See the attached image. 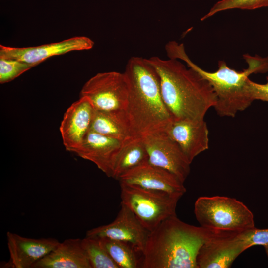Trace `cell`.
<instances>
[{
	"mask_svg": "<svg viewBox=\"0 0 268 268\" xmlns=\"http://www.w3.org/2000/svg\"><path fill=\"white\" fill-rule=\"evenodd\" d=\"M124 73L129 85L125 111L132 137L165 132L173 118L163 99L158 74L148 59L131 57Z\"/></svg>",
	"mask_w": 268,
	"mask_h": 268,
	"instance_id": "6da1fadb",
	"label": "cell"
},
{
	"mask_svg": "<svg viewBox=\"0 0 268 268\" xmlns=\"http://www.w3.org/2000/svg\"><path fill=\"white\" fill-rule=\"evenodd\" d=\"M159 78L161 94L173 119H204L216 96L208 81L178 59H148Z\"/></svg>",
	"mask_w": 268,
	"mask_h": 268,
	"instance_id": "7a4b0ae2",
	"label": "cell"
},
{
	"mask_svg": "<svg viewBox=\"0 0 268 268\" xmlns=\"http://www.w3.org/2000/svg\"><path fill=\"white\" fill-rule=\"evenodd\" d=\"M221 233L195 226L176 215L162 221L150 232L142 252V268H198L201 247Z\"/></svg>",
	"mask_w": 268,
	"mask_h": 268,
	"instance_id": "3957f363",
	"label": "cell"
},
{
	"mask_svg": "<svg viewBox=\"0 0 268 268\" xmlns=\"http://www.w3.org/2000/svg\"><path fill=\"white\" fill-rule=\"evenodd\" d=\"M165 51L169 58L184 61L188 67L208 81L216 96V103L213 108L221 117H234L238 112L249 107L253 102L248 89L249 76L268 71V57L262 58L257 55L253 57L244 55L248 67L241 71L232 69L225 62L219 61L218 69L214 72H208L191 60L183 44L169 41L165 45Z\"/></svg>",
	"mask_w": 268,
	"mask_h": 268,
	"instance_id": "277c9868",
	"label": "cell"
},
{
	"mask_svg": "<svg viewBox=\"0 0 268 268\" xmlns=\"http://www.w3.org/2000/svg\"><path fill=\"white\" fill-rule=\"evenodd\" d=\"M194 213L201 226L217 232L239 233L255 227L253 213L235 198L200 197L195 202Z\"/></svg>",
	"mask_w": 268,
	"mask_h": 268,
	"instance_id": "5b68a950",
	"label": "cell"
},
{
	"mask_svg": "<svg viewBox=\"0 0 268 268\" xmlns=\"http://www.w3.org/2000/svg\"><path fill=\"white\" fill-rule=\"evenodd\" d=\"M121 203L129 207L150 232L176 215L180 198L167 193L120 184Z\"/></svg>",
	"mask_w": 268,
	"mask_h": 268,
	"instance_id": "8992f818",
	"label": "cell"
},
{
	"mask_svg": "<svg viewBox=\"0 0 268 268\" xmlns=\"http://www.w3.org/2000/svg\"><path fill=\"white\" fill-rule=\"evenodd\" d=\"M80 96L88 99L95 110L126 111L129 97L127 78L124 72L98 73L85 82Z\"/></svg>",
	"mask_w": 268,
	"mask_h": 268,
	"instance_id": "52a82bcc",
	"label": "cell"
},
{
	"mask_svg": "<svg viewBox=\"0 0 268 268\" xmlns=\"http://www.w3.org/2000/svg\"><path fill=\"white\" fill-rule=\"evenodd\" d=\"M141 138L148 162L173 173L184 183L190 173L191 163L176 142L166 132L147 134Z\"/></svg>",
	"mask_w": 268,
	"mask_h": 268,
	"instance_id": "ba28073f",
	"label": "cell"
},
{
	"mask_svg": "<svg viewBox=\"0 0 268 268\" xmlns=\"http://www.w3.org/2000/svg\"><path fill=\"white\" fill-rule=\"evenodd\" d=\"M121 205V208L113 221L88 230L86 236L108 238L127 242L142 254L150 231L129 207L122 203Z\"/></svg>",
	"mask_w": 268,
	"mask_h": 268,
	"instance_id": "9c48e42d",
	"label": "cell"
},
{
	"mask_svg": "<svg viewBox=\"0 0 268 268\" xmlns=\"http://www.w3.org/2000/svg\"><path fill=\"white\" fill-rule=\"evenodd\" d=\"M94 44L87 37L76 36L34 47H15L0 45V57L17 60L34 67L53 56L73 51L91 49Z\"/></svg>",
	"mask_w": 268,
	"mask_h": 268,
	"instance_id": "30bf717a",
	"label": "cell"
},
{
	"mask_svg": "<svg viewBox=\"0 0 268 268\" xmlns=\"http://www.w3.org/2000/svg\"><path fill=\"white\" fill-rule=\"evenodd\" d=\"M118 180L120 184L165 193L180 198L186 191L184 183L176 176L148 162L129 170Z\"/></svg>",
	"mask_w": 268,
	"mask_h": 268,
	"instance_id": "8fae6325",
	"label": "cell"
},
{
	"mask_svg": "<svg viewBox=\"0 0 268 268\" xmlns=\"http://www.w3.org/2000/svg\"><path fill=\"white\" fill-rule=\"evenodd\" d=\"M238 234L222 232L206 242L197 256L198 268L231 267L235 259L247 249Z\"/></svg>",
	"mask_w": 268,
	"mask_h": 268,
	"instance_id": "7c38bea8",
	"label": "cell"
},
{
	"mask_svg": "<svg viewBox=\"0 0 268 268\" xmlns=\"http://www.w3.org/2000/svg\"><path fill=\"white\" fill-rule=\"evenodd\" d=\"M94 109L90 101L80 97L65 112L59 130L66 150L74 153L90 131Z\"/></svg>",
	"mask_w": 268,
	"mask_h": 268,
	"instance_id": "4fadbf2b",
	"label": "cell"
},
{
	"mask_svg": "<svg viewBox=\"0 0 268 268\" xmlns=\"http://www.w3.org/2000/svg\"><path fill=\"white\" fill-rule=\"evenodd\" d=\"M166 133L179 145L191 163L209 147V132L204 119H173Z\"/></svg>",
	"mask_w": 268,
	"mask_h": 268,
	"instance_id": "5bb4252c",
	"label": "cell"
},
{
	"mask_svg": "<svg viewBox=\"0 0 268 268\" xmlns=\"http://www.w3.org/2000/svg\"><path fill=\"white\" fill-rule=\"evenodd\" d=\"M6 237L10 255L8 263L14 268H32L60 243L53 238H27L10 231Z\"/></svg>",
	"mask_w": 268,
	"mask_h": 268,
	"instance_id": "9a60e30c",
	"label": "cell"
},
{
	"mask_svg": "<svg viewBox=\"0 0 268 268\" xmlns=\"http://www.w3.org/2000/svg\"><path fill=\"white\" fill-rule=\"evenodd\" d=\"M123 142L90 130L81 146L74 153L93 162L108 177H111L114 164Z\"/></svg>",
	"mask_w": 268,
	"mask_h": 268,
	"instance_id": "2e32d148",
	"label": "cell"
},
{
	"mask_svg": "<svg viewBox=\"0 0 268 268\" xmlns=\"http://www.w3.org/2000/svg\"><path fill=\"white\" fill-rule=\"evenodd\" d=\"M32 268H92L81 239L69 238L35 263Z\"/></svg>",
	"mask_w": 268,
	"mask_h": 268,
	"instance_id": "e0dca14e",
	"label": "cell"
},
{
	"mask_svg": "<svg viewBox=\"0 0 268 268\" xmlns=\"http://www.w3.org/2000/svg\"><path fill=\"white\" fill-rule=\"evenodd\" d=\"M90 130L121 141L132 137L125 111L94 109Z\"/></svg>",
	"mask_w": 268,
	"mask_h": 268,
	"instance_id": "ac0fdd59",
	"label": "cell"
},
{
	"mask_svg": "<svg viewBox=\"0 0 268 268\" xmlns=\"http://www.w3.org/2000/svg\"><path fill=\"white\" fill-rule=\"evenodd\" d=\"M148 160V153L142 138H130L123 142L114 164L111 177L119 180L124 174Z\"/></svg>",
	"mask_w": 268,
	"mask_h": 268,
	"instance_id": "d6986e66",
	"label": "cell"
},
{
	"mask_svg": "<svg viewBox=\"0 0 268 268\" xmlns=\"http://www.w3.org/2000/svg\"><path fill=\"white\" fill-rule=\"evenodd\" d=\"M99 238L119 268H141L142 254L131 244L108 238Z\"/></svg>",
	"mask_w": 268,
	"mask_h": 268,
	"instance_id": "ffe728a7",
	"label": "cell"
},
{
	"mask_svg": "<svg viewBox=\"0 0 268 268\" xmlns=\"http://www.w3.org/2000/svg\"><path fill=\"white\" fill-rule=\"evenodd\" d=\"M81 244L92 268H119L99 238L86 236L81 239Z\"/></svg>",
	"mask_w": 268,
	"mask_h": 268,
	"instance_id": "44dd1931",
	"label": "cell"
},
{
	"mask_svg": "<svg viewBox=\"0 0 268 268\" xmlns=\"http://www.w3.org/2000/svg\"><path fill=\"white\" fill-rule=\"evenodd\" d=\"M268 7V0H221L217 2L209 11L201 18L203 21L220 11L232 9L253 10Z\"/></svg>",
	"mask_w": 268,
	"mask_h": 268,
	"instance_id": "7402d4cb",
	"label": "cell"
},
{
	"mask_svg": "<svg viewBox=\"0 0 268 268\" xmlns=\"http://www.w3.org/2000/svg\"><path fill=\"white\" fill-rule=\"evenodd\" d=\"M33 67L22 61L0 57V83L10 82Z\"/></svg>",
	"mask_w": 268,
	"mask_h": 268,
	"instance_id": "603a6c76",
	"label": "cell"
},
{
	"mask_svg": "<svg viewBox=\"0 0 268 268\" xmlns=\"http://www.w3.org/2000/svg\"><path fill=\"white\" fill-rule=\"evenodd\" d=\"M247 249L254 246H263L268 258V228L258 229L255 227L238 234Z\"/></svg>",
	"mask_w": 268,
	"mask_h": 268,
	"instance_id": "cb8c5ba5",
	"label": "cell"
},
{
	"mask_svg": "<svg viewBox=\"0 0 268 268\" xmlns=\"http://www.w3.org/2000/svg\"><path fill=\"white\" fill-rule=\"evenodd\" d=\"M267 82L265 84L256 83L248 80L249 91L252 99L261 100L268 103V76L266 78Z\"/></svg>",
	"mask_w": 268,
	"mask_h": 268,
	"instance_id": "d4e9b609",
	"label": "cell"
}]
</instances>
